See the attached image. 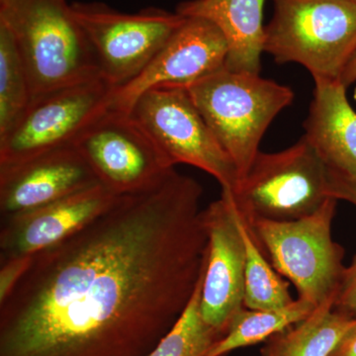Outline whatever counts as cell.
Returning <instances> with one entry per match:
<instances>
[{"label":"cell","instance_id":"cell-15","mask_svg":"<svg viewBox=\"0 0 356 356\" xmlns=\"http://www.w3.org/2000/svg\"><path fill=\"white\" fill-rule=\"evenodd\" d=\"M305 138L327 168L356 177V112L341 81H314Z\"/></svg>","mask_w":356,"mask_h":356},{"label":"cell","instance_id":"cell-17","mask_svg":"<svg viewBox=\"0 0 356 356\" xmlns=\"http://www.w3.org/2000/svg\"><path fill=\"white\" fill-rule=\"evenodd\" d=\"M334 299L314 309L310 315L271 337L261 356H330L356 318L334 309Z\"/></svg>","mask_w":356,"mask_h":356},{"label":"cell","instance_id":"cell-20","mask_svg":"<svg viewBox=\"0 0 356 356\" xmlns=\"http://www.w3.org/2000/svg\"><path fill=\"white\" fill-rule=\"evenodd\" d=\"M31 100L24 63L10 30L0 22V135L17 121Z\"/></svg>","mask_w":356,"mask_h":356},{"label":"cell","instance_id":"cell-14","mask_svg":"<svg viewBox=\"0 0 356 356\" xmlns=\"http://www.w3.org/2000/svg\"><path fill=\"white\" fill-rule=\"evenodd\" d=\"M117 197L97 184L37 209L1 218L0 259L34 255L62 242L102 214Z\"/></svg>","mask_w":356,"mask_h":356},{"label":"cell","instance_id":"cell-1","mask_svg":"<svg viewBox=\"0 0 356 356\" xmlns=\"http://www.w3.org/2000/svg\"><path fill=\"white\" fill-rule=\"evenodd\" d=\"M197 180L170 170L33 255L0 302V356H147L208 259Z\"/></svg>","mask_w":356,"mask_h":356},{"label":"cell","instance_id":"cell-3","mask_svg":"<svg viewBox=\"0 0 356 356\" xmlns=\"http://www.w3.org/2000/svg\"><path fill=\"white\" fill-rule=\"evenodd\" d=\"M186 89L235 165L238 181L261 152L259 145L269 125L294 99L288 86L259 74L225 67Z\"/></svg>","mask_w":356,"mask_h":356},{"label":"cell","instance_id":"cell-22","mask_svg":"<svg viewBox=\"0 0 356 356\" xmlns=\"http://www.w3.org/2000/svg\"><path fill=\"white\" fill-rule=\"evenodd\" d=\"M334 309L344 315L356 318V254L350 266L344 269L334 298Z\"/></svg>","mask_w":356,"mask_h":356},{"label":"cell","instance_id":"cell-21","mask_svg":"<svg viewBox=\"0 0 356 356\" xmlns=\"http://www.w3.org/2000/svg\"><path fill=\"white\" fill-rule=\"evenodd\" d=\"M204 273L205 270L182 315L147 356H205L213 344L221 339L216 331L206 324L201 314Z\"/></svg>","mask_w":356,"mask_h":356},{"label":"cell","instance_id":"cell-10","mask_svg":"<svg viewBox=\"0 0 356 356\" xmlns=\"http://www.w3.org/2000/svg\"><path fill=\"white\" fill-rule=\"evenodd\" d=\"M98 182L116 195L158 184L173 166L130 114L108 109L76 140Z\"/></svg>","mask_w":356,"mask_h":356},{"label":"cell","instance_id":"cell-6","mask_svg":"<svg viewBox=\"0 0 356 356\" xmlns=\"http://www.w3.org/2000/svg\"><path fill=\"white\" fill-rule=\"evenodd\" d=\"M229 193L248 224L257 220L302 219L314 214L330 198L327 166L303 136L277 153L259 152L247 175Z\"/></svg>","mask_w":356,"mask_h":356},{"label":"cell","instance_id":"cell-27","mask_svg":"<svg viewBox=\"0 0 356 356\" xmlns=\"http://www.w3.org/2000/svg\"><path fill=\"white\" fill-rule=\"evenodd\" d=\"M350 1L355 2V3L356 4V0H350Z\"/></svg>","mask_w":356,"mask_h":356},{"label":"cell","instance_id":"cell-2","mask_svg":"<svg viewBox=\"0 0 356 356\" xmlns=\"http://www.w3.org/2000/svg\"><path fill=\"white\" fill-rule=\"evenodd\" d=\"M0 22L19 51L32 99L102 76L65 0H0Z\"/></svg>","mask_w":356,"mask_h":356},{"label":"cell","instance_id":"cell-19","mask_svg":"<svg viewBox=\"0 0 356 356\" xmlns=\"http://www.w3.org/2000/svg\"><path fill=\"white\" fill-rule=\"evenodd\" d=\"M242 232L245 245V296L243 306L250 310L284 308L294 299L290 283L274 269L242 216Z\"/></svg>","mask_w":356,"mask_h":356},{"label":"cell","instance_id":"cell-13","mask_svg":"<svg viewBox=\"0 0 356 356\" xmlns=\"http://www.w3.org/2000/svg\"><path fill=\"white\" fill-rule=\"evenodd\" d=\"M99 184L76 147L0 166L1 218L28 212Z\"/></svg>","mask_w":356,"mask_h":356},{"label":"cell","instance_id":"cell-18","mask_svg":"<svg viewBox=\"0 0 356 356\" xmlns=\"http://www.w3.org/2000/svg\"><path fill=\"white\" fill-rule=\"evenodd\" d=\"M316 307L296 299L273 310L243 308L229 324L226 334L213 344L205 356H224L238 348L261 343L308 317Z\"/></svg>","mask_w":356,"mask_h":356},{"label":"cell","instance_id":"cell-23","mask_svg":"<svg viewBox=\"0 0 356 356\" xmlns=\"http://www.w3.org/2000/svg\"><path fill=\"white\" fill-rule=\"evenodd\" d=\"M33 255L0 259V302L10 294L31 264Z\"/></svg>","mask_w":356,"mask_h":356},{"label":"cell","instance_id":"cell-4","mask_svg":"<svg viewBox=\"0 0 356 356\" xmlns=\"http://www.w3.org/2000/svg\"><path fill=\"white\" fill-rule=\"evenodd\" d=\"M264 51L278 64L296 63L314 81H341L356 50V4L350 0H273Z\"/></svg>","mask_w":356,"mask_h":356},{"label":"cell","instance_id":"cell-16","mask_svg":"<svg viewBox=\"0 0 356 356\" xmlns=\"http://www.w3.org/2000/svg\"><path fill=\"white\" fill-rule=\"evenodd\" d=\"M266 0H187L177 13L202 18L221 31L228 44L225 67L259 74L264 51V6Z\"/></svg>","mask_w":356,"mask_h":356},{"label":"cell","instance_id":"cell-25","mask_svg":"<svg viewBox=\"0 0 356 356\" xmlns=\"http://www.w3.org/2000/svg\"><path fill=\"white\" fill-rule=\"evenodd\" d=\"M330 356H356V324L341 337Z\"/></svg>","mask_w":356,"mask_h":356},{"label":"cell","instance_id":"cell-11","mask_svg":"<svg viewBox=\"0 0 356 356\" xmlns=\"http://www.w3.org/2000/svg\"><path fill=\"white\" fill-rule=\"evenodd\" d=\"M207 229V266L201 290L200 309L206 324L220 336L243 306L245 245L242 215L229 191L203 210Z\"/></svg>","mask_w":356,"mask_h":356},{"label":"cell","instance_id":"cell-5","mask_svg":"<svg viewBox=\"0 0 356 356\" xmlns=\"http://www.w3.org/2000/svg\"><path fill=\"white\" fill-rule=\"evenodd\" d=\"M337 199L294 221L257 220L250 227L274 269L292 283L298 298L315 307L336 298L344 269V250L332 238Z\"/></svg>","mask_w":356,"mask_h":356},{"label":"cell","instance_id":"cell-7","mask_svg":"<svg viewBox=\"0 0 356 356\" xmlns=\"http://www.w3.org/2000/svg\"><path fill=\"white\" fill-rule=\"evenodd\" d=\"M128 113L173 168L180 163L192 165L212 175L222 191L232 192L236 188L238 182L236 166L186 88L149 89L136 100Z\"/></svg>","mask_w":356,"mask_h":356},{"label":"cell","instance_id":"cell-24","mask_svg":"<svg viewBox=\"0 0 356 356\" xmlns=\"http://www.w3.org/2000/svg\"><path fill=\"white\" fill-rule=\"evenodd\" d=\"M327 194L356 206V177L327 168Z\"/></svg>","mask_w":356,"mask_h":356},{"label":"cell","instance_id":"cell-26","mask_svg":"<svg viewBox=\"0 0 356 356\" xmlns=\"http://www.w3.org/2000/svg\"><path fill=\"white\" fill-rule=\"evenodd\" d=\"M356 81V50L348 60V65L344 67L343 74L341 76V83L346 88Z\"/></svg>","mask_w":356,"mask_h":356},{"label":"cell","instance_id":"cell-9","mask_svg":"<svg viewBox=\"0 0 356 356\" xmlns=\"http://www.w3.org/2000/svg\"><path fill=\"white\" fill-rule=\"evenodd\" d=\"M114 89L98 76L33 98L17 121L0 135V166L74 146L109 109Z\"/></svg>","mask_w":356,"mask_h":356},{"label":"cell","instance_id":"cell-12","mask_svg":"<svg viewBox=\"0 0 356 356\" xmlns=\"http://www.w3.org/2000/svg\"><path fill=\"white\" fill-rule=\"evenodd\" d=\"M227 56L228 44L216 26L202 18L186 17L140 74L114 89L109 109L128 113L149 89L188 88L224 67Z\"/></svg>","mask_w":356,"mask_h":356},{"label":"cell","instance_id":"cell-8","mask_svg":"<svg viewBox=\"0 0 356 356\" xmlns=\"http://www.w3.org/2000/svg\"><path fill=\"white\" fill-rule=\"evenodd\" d=\"M70 11L88 40L100 76L114 88L140 74L186 19L156 8L121 13L102 3H74Z\"/></svg>","mask_w":356,"mask_h":356}]
</instances>
